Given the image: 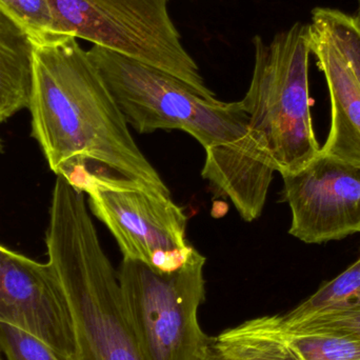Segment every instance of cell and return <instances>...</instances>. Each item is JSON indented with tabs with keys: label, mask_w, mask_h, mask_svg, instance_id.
Here are the masks:
<instances>
[{
	"label": "cell",
	"mask_w": 360,
	"mask_h": 360,
	"mask_svg": "<svg viewBox=\"0 0 360 360\" xmlns=\"http://www.w3.org/2000/svg\"><path fill=\"white\" fill-rule=\"evenodd\" d=\"M27 109L32 136L57 176L82 166L90 174L130 179L171 197L77 38L34 46Z\"/></svg>",
	"instance_id": "6da1fadb"
},
{
	"label": "cell",
	"mask_w": 360,
	"mask_h": 360,
	"mask_svg": "<svg viewBox=\"0 0 360 360\" xmlns=\"http://www.w3.org/2000/svg\"><path fill=\"white\" fill-rule=\"evenodd\" d=\"M46 245L71 312L76 360H145L84 193L63 176L53 188Z\"/></svg>",
	"instance_id": "7a4b0ae2"
},
{
	"label": "cell",
	"mask_w": 360,
	"mask_h": 360,
	"mask_svg": "<svg viewBox=\"0 0 360 360\" xmlns=\"http://www.w3.org/2000/svg\"><path fill=\"white\" fill-rule=\"evenodd\" d=\"M253 44L251 84L240 101L249 116L245 143L262 164L292 174L321 152L309 94L310 25L295 23L270 44L256 36Z\"/></svg>",
	"instance_id": "3957f363"
},
{
	"label": "cell",
	"mask_w": 360,
	"mask_h": 360,
	"mask_svg": "<svg viewBox=\"0 0 360 360\" xmlns=\"http://www.w3.org/2000/svg\"><path fill=\"white\" fill-rule=\"evenodd\" d=\"M86 52L129 127L141 134L184 131L205 152L247 136L249 116L240 101H209L179 78L101 46Z\"/></svg>",
	"instance_id": "277c9868"
},
{
	"label": "cell",
	"mask_w": 360,
	"mask_h": 360,
	"mask_svg": "<svg viewBox=\"0 0 360 360\" xmlns=\"http://www.w3.org/2000/svg\"><path fill=\"white\" fill-rule=\"evenodd\" d=\"M169 0H49L58 35L94 46L167 72L209 101L198 65L186 52L168 11Z\"/></svg>",
	"instance_id": "5b68a950"
},
{
	"label": "cell",
	"mask_w": 360,
	"mask_h": 360,
	"mask_svg": "<svg viewBox=\"0 0 360 360\" xmlns=\"http://www.w3.org/2000/svg\"><path fill=\"white\" fill-rule=\"evenodd\" d=\"M207 258L194 249L186 264L160 273L124 258L117 271L124 312L145 360H200L211 336L201 329Z\"/></svg>",
	"instance_id": "8992f818"
},
{
	"label": "cell",
	"mask_w": 360,
	"mask_h": 360,
	"mask_svg": "<svg viewBox=\"0 0 360 360\" xmlns=\"http://www.w3.org/2000/svg\"><path fill=\"white\" fill-rule=\"evenodd\" d=\"M86 194L91 211L109 229L124 258L170 273L194 251L186 239L188 216L171 197L141 184L92 188Z\"/></svg>",
	"instance_id": "52a82bcc"
},
{
	"label": "cell",
	"mask_w": 360,
	"mask_h": 360,
	"mask_svg": "<svg viewBox=\"0 0 360 360\" xmlns=\"http://www.w3.org/2000/svg\"><path fill=\"white\" fill-rule=\"evenodd\" d=\"M283 179L292 236L325 243L360 233V167L321 151L304 169Z\"/></svg>",
	"instance_id": "ba28073f"
},
{
	"label": "cell",
	"mask_w": 360,
	"mask_h": 360,
	"mask_svg": "<svg viewBox=\"0 0 360 360\" xmlns=\"http://www.w3.org/2000/svg\"><path fill=\"white\" fill-rule=\"evenodd\" d=\"M0 321L29 332L59 360H76L73 321L54 269L1 245Z\"/></svg>",
	"instance_id": "9c48e42d"
},
{
	"label": "cell",
	"mask_w": 360,
	"mask_h": 360,
	"mask_svg": "<svg viewBox=\"0 0 360 360\" xmlns=\"http://www.w3.org/2000/svg\"><path fill=\"white\" fill-rule=\"evenodd\" d=\"M311 53L323 71L331 98V129L321 151L360 167V84L342 53L310 23Z\"/></svg>",
	"instance_id": "30bf717a"
},
{
	"label": "cell",
	"mask_w": 360,
	"mask_h": 360,
	"mask_svg": "<svg viewBox=\"0 0 360 360\" xmlns=\"http://www.w3.org/2000/svg\"><path fill=\"white\" fill-rule=\"evenodd\" d=\"M33 42L0 8V124L29 105Z\"/></svg>",
	"instance_id": "8fae6325"
},
{
	"label": "cell",
	"mask_w": 360,
	"mask_h": 360,
	"mask_svg": "<svg viewBox=\"0 0 360 360\" xmlns=\"http://www.w3.org/2000/svg\"><path fill=\"white\" fill-rule=\"evenodd\" d=\"M200 360H302L269 316L245 321L211 338Z\"/></svg>",
	"instance_id": "7c38bea8"
},
{
	"label": "cell",
	"mask_w": 360,
	"mask_h": 360,
	"mask_svg": "<svg viewBox=\"0 0 360 360\" xmlns=\"http://www.w3.org/2000/svg\"><path fill=\"white\" fill-rule=\"evenodd\" d=\"M351 309H360V257L342 274L319 288L300 306L287 314L276 316L281 323L288 325L321 313Z\"/></svg>",
	"instance_id": "4fadbf2b"
},
{
	"label": "cell",
	"mask_w": 360,
	"mask_h": 360,
	"mask_svg": "<svg viewBox=\"0 0 360 360\" xmlns=\"http://www.w3.org/2000/svg\"><path fill=\"white\" fill-rule=\"evenodd\" d=\"M288 346L302 360H360V342L327 333H296L279 329L269 316Z\"/></svg>",
	"instance_id": "5bb4252c"
},
{
	"label": "cell",
	"mask_w": 360,
	"mask_h": 360,
	"mask_svg": "<svg viewBox=\"0 0 360 360\" xmlns=\"http://www.w3.org/2000/svg\"><path fill=\"white\" fill-rule=\"evenodd\" d=\"M311 23L335 44L360 84V27L354 17L335 8H316Z\"/></svg>",
	"instance_id": "9a60e30c"
},
{
	"label": "cell",
	"mask_w": 360,
	"mask_h": 360,
	"mask_svg": "<svg viewBox=\"0 0 360 360\" xmlns=\"http://www.w3.org/2000/svg\"><path fill=\"white\" fill-rule=\"evenodd\" d=\"M0 8L27 32L33 46L60 36L55 29L49 0H0Z\"/></svg>",
	"instance_id": "2e32d148"
},
{
	"label": "cell",
	"mask_w": 360,
	"mask_h": 360,
	"mask_svg": "<svg viewBox=\"0 0 360 360\" xmlns=\"http://www.w3.org/2000/svg\"><path fill=\"white\" fill-rule=\"evenodd\" d=\"M272 319L275 325L283 331L336 334L360 342V309L321 313L288 325L281 323L276 315L272 316Z\"/></svg>",
	"instance_id": "e0dca14e"
},
{
	"label": "cell",
	"mask_w": 360,
	"mask_h": 360,
	"mask_svg": "<svg viewBox=\"0 0 360 360\" xmlns=\"http://www.w3.org/2000/svg\"><path fill=\"white\" fill-rule=\"evenodd\" d=\"M0 352L8 360H59L41 340L29 332L0 321Z\"/></svg>",
	"instance_id": "ac0fdd59"
},
{
	"label": "cell",
	"mask_w": 360,
	"mask_h": 360,
	"mask_svg": "<svg viewBox=\"0 0 360 360\" xmlns=\"http://www.w3.org/2000/svg\"><path fill=\"white\" fill-rule=\"evenodd\" d=\"M354 17L355 21H356L357 25L360 27V0L359 1V6H357L356 14Z\"/></svg>",
	"instance_id": "d6986e66"
},
{
	"label": "cell",
	"mask_w": 360,
	"mask_h": 360,
	"mask_svg": "<svg viewBox=\"0 0 360 360\" xmlns=\"http://www.w3.org/2000/svg\"><path fill=\"white\" fill-rule=\"evenodd\" d=\"M0 360H2L1 352H0Z\"/></svg>",
	"instance_id": "ffe728a7"
}]
</instances>
